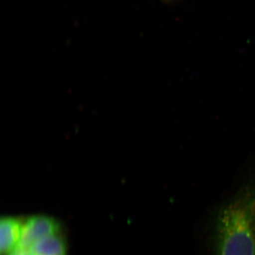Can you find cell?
Returning <instances> with one entry per match:
<instances>
[{"mask_svg":"<svg viewBox=\"0 0 255 255\" xmlns=\"http://www.w3.org/2000/svg\"><path fill=\"white\" fill-rule=\"evenodd\" d=\"M60 228V223L50 216H31L23 222L21 237L16 248L28 251L33 243L42 238L59 232Z\"/></svg>","mask_w":255,"mask_h":255,"instance_id":"7a4b0ae2","label":"cell"},{"mask_svg":"<svg viewBox=\"0 0 255 255\" xmlns=\"http://www.w3.org/2000/svg\"><path fill=\"white\" fill-rule=\"evenodd\" d=\"M31 255H67L66 242L59 233L41 238L30 248Z\"/></svg>","mask_w":255,"mask_h":255,"instance_id":"277c9868","label":"cell"},{"mask_svg":"<svg viewBox=\"0 0 255 255\" xmlns=\"http://www.w3.org/2000/svg\"><path fill=\"white\" fill-rule=\"evenodd\" d=\"M23 222L17 217L6 216L0 221V253L7 255L17 246L21 237Z\"/></svg>","mask_w":255,"mask_h":255,"instance_id":"3957f363","label":"cell"},{"mask_svg":"<svg viewBox=\"0 0 255 255\" xmlns=\"http://www.w3.org/2000/svg\"><path fill=\"white\" fill-rule=\"evenodd\" d=\"M211 244L212 255H255V169L216 211Z\"/></svg>","mask_w":255,"mask_h":255,"instance_id":"6da1fadb","label":"cell"},{"mask_svg":"<svg viewBox=\"0 0 255 255\" xmlns=\"http://www.w3.org/2000/svg\"><path fill=\"white\" fill-rule=\"evenodd\" d=\"M9 255H31L29 252L26 251H23V250L18 249L15 248L14 251L9 253Z\"/></svg>","mask_w":255,"mask_h":255,"instance_id":"5b68a950","label":"cell"}]
</instances>
